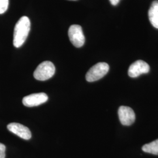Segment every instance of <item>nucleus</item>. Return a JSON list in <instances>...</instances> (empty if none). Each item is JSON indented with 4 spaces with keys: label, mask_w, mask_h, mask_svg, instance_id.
I'll return each instance as SVG.
<instances>
[{
    "label": "nucleus",
    "mask_w": 158,
    "mask_h": 158,
    "mask_svg": "<svg viewBox=\"0 0 158 158\" xmlns=\"http://www.w3.org/2000/svg\"><path fill=\"white\" fill-rule=\"evenodd\" d=\"M30 29L31 22L28 17H21L16 23L14 31L13 44L15 48H19L24 44Z\"/></svg>",
    "instance_id": "1"
},
{
    "label": "nucleus",
    "mask_w": 158,
    "mask_h": 158,
    "mask_svg": "<svg viewBox=\"0 0 158 158\" xmlns=\"http://www.w3.org/2000/svg\"><path fill=\"white\" fill-rule=\"evenodd\" d=\"M55 73V67L54 64L49 61H45L41 63L35 69L34 73L35 79L45 81L51 77Z\"/></svg>",
    "instance_id": "2"
},
{
    "label": "nucleus",
    "mask_w": 158,
    "mask_h": 158,
    "mask_svg": "<svg viewBox=\"0 0 158 158\" xmlns=\"http://www.w3.org/2000/svg\"><path fill=\"white\" fill-rule=\"evenodd\" d=\"M109 65L107 63L100 62L94 65L85 75L86 80L89 82L96 81L102 78L109 71Z\"/></svg>",
    "instance_id": "3"
},
{
    "label": "nucleus",
    "mask_w": 158,
    "mask_h": 158,
    "mask_svg": "<svg viewBox=\"0 0 158 158\" xmlns=\"http://www.w3.org/2000/svg\"><path fill=\"white\" fill-rule=\"evenodd\" d=\"M68 35L70 42L75 47L80 48L84 45L85 37L81 26L79 25L70 26L68 31Z\"/></svg>",
    "instance_id": "4"
},
{
    "label": "nucleus",
    "mask_w": 158,
    "mask_h": 158,
    "mask_svg": "<svg viewBox=\"0 0 158 158\" xmlns=\"http://www.w3.org/2000/svg\"><path fill=\"white\" fill-rule=\"evenodd\" d=\"M48 97L44 93H35L25 97L23 100V104L28 107L38 106L48 101Z\"/></svg>",
    "instance_id": "5"
},
{
    "label": "nucleus",
    "mask_w": 158,
    "mask_h": 158,
    "mask_svg": "<svg viewBox=\"0 0 158 158\" xmlns=\"http://www.w3.org/2000/svg\"><path fill=\"white\" fill-rule=\"evenodd\" d=\"M150 67L147 63L142 60H138L130 65L128 75L131 77L135 78L142 74L148 73Z\"/></svg>",
    "instance_id": "6"
},
{
    "label": "nucleus",
    "mask_w": 158,
    "mask_h": 158,
    "mask_svg": "<svg viewBox=\"0 0 158 158\" xmlns=\"http://www.w3.org/2000/svg\"><path fill=\"white\" fill-rule=\"evenodd\" d=\"M118 114L119 121L123 125H131L135 120V114L131 108L121 106L119 108Z\"/></svg>",
    "instance_id": "7"
},
{
    "label": "nucleus",
    "mask_w": 158,
    "mask_h": 158,
    "mask_svg": "<svg viewBox=\"0 0 158 158\" xmlns=\"http://www.w3.org/2000/svg\"><path fill=\"white\" fill-rule=\"evenodd\" d=\"M7 128L12 133L25 140H28L31 138V132L28 128L23 125L12 123L7 125Z\"/></svg>",
    "instance_id": "8"
},
{
    "label": "nucleus",
    "mask_w": 158,
    "mask_h": 158,
    "mask_svg": "<svg viewBox=\"0 0 158 158\" xmlns=\"http://www.w3.org/2000/svg\"><path fill=\"white\" fill-rule=\"evenodd\" d=\"M149 21L155 28L158 29V1H154L148 11Z\"/></svg>",
    "instance_id": "9"
},
{
    "label": "nucleus",
    "mask_w": 158,
    "mask_h": 158,
    "mask_svg": "<svg viewBox=\"0 0 158 158\" xmlns=\"http://www.w3.org/2000/svg\"><path fill=\"white\" fill-rule=\"evenodd\" d=\"M142 149L145 152L158 155V139L144 145L142 148Z\"/></svg>",
    "instance_id": "10"
},
{
    "label": "nucleus",
    "mask_w": 158,
    "mask_h": 158,
    "mask_svg": "<svg viewBox=\"0 0 158 158\" xmlns=\"http://www.w3.org/2000/svg\"><path fill=\"white\" fill-rule=\"evenodd\" d=\"M9 5V0H0V14L6 11Z\"/></svg>",
    "instance_id": "11"
},
{
    "label": "nucleus",
    "mask_w": 158,
    "mask_h": 158,
    "mask_svg": "<svg viewBox=\"0 0 158 158\" xmlns=\"http://www.w3.org/2000/svg\"><path fill=\"white\" fill-rule=\"evenodd\" d=\"M6 146L0 143V158H6Z\"/></svg>",
    "instance_id": "12"
},
{
    "label": "nucleus",
    "mask_w": 158,
    "mask_h": 158,
    "mask_svg": "<svg viewBox=\"0 0 158 158\" xmlns=\"http://www.w3.org/2000/svg\"><path fill=\"white\" fill-rule=\"evenodd\" d=\"M120 0H110L111 4L113 5V6H117L119 3Z\"/></svg>",
    "instance_id": "13"
},
{
    "label": "nucleus",
    "mask_w": 158,
    "mask_h": 158,
    "mask_svg": "<svg viewBox=\"0 0 158 158\" xmlns=\"http://www.w3.org/2000/svg\"><path fill=\"white\" fill-rule=\"evenodd\" d=\"M73 1H76V0H73Z\"/></svg>",
    "instance_id": "14"
}]
</instances>
